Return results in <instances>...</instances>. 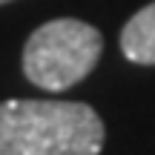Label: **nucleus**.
I'll return each instance as SVG.
<instances>
[{
	"label": "nucleus",
	"mask_w": 155,
	"mask_h": 155,
	"mask_svg": "<svg viewBox=\"0 0 155 155\" xmlns=\"http://www.w3.org/2000/svg\"><path fill=\"white\" fill-rule=\"evenodd\" d=\"M121 52L132 63L155 66V0L135 12L121 29Z\"/></svg>",
	"instance_id": "nucleus-3"
},
{
	"label": "nucleus",
	"mask_w": 155,
	"mask_h": 155,
	"mask_svg": "<svg viewBox=\"0 0 155 155\" xmlns=\"http://www.w3.org/2000/svg\"><path fill=\"white\" fill-rule=\"evenodd\" d=\"M3 3H12V0H0V6H3Z\"/></svg>",
	"instance_id": "nucleus-4"
},
{
	"label": "nucleus",
	"mask_w": 155,
	"mask_h": 155,
	"mask_svg": "<svg viewBox=\"0 0 155 155\" xmlns=\"http://www.w3.org/2000/svg\"><path fill=\"white\" fill-rule=\"evenodd\" d=\"M104 52V35L92 23L58 17L29 35L23 75L46 92H66L92 72Z\"/></svg>",
	"instance_id": "nucleus-2"
},
{
	"label": "nucleus",
	"mask_w": 155,
	"mask_h": 155,
	"mask_svg": "<svg viewBox=\"0 0 155 155\" xmlns=\"http://www.w3.org/2000/svg\"><path fill=\"white\" fill-rule=\"evenodd\" d=\"M106 129L89 104L23 101L0 104V155H101Z\"/></svg>",
	"instance_id": "nucleus-1"
}]
</instances>
